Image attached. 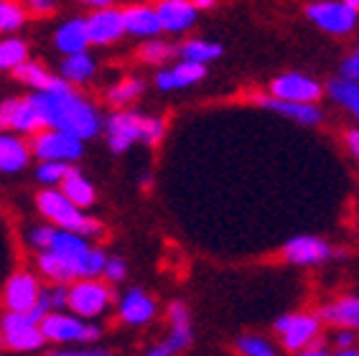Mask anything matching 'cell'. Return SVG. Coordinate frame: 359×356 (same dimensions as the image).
Instances as JSON below:
<instances>
[{"label":"cell","mask_w":359,"mask_h":356,"mask_svg":"<svg viewBox=\"0 0 359 356\" xmlns=\"http://www.w3.org/2000/svg\"><path fill=\"white\" fill-rule=\"evenodd\" d=\"M48 356H110L107 351H102V349H95V351H54V354H48Z\"/></svg>","instance_id":"46"},{"label":"cell","mask_w":359,"mask_h":356,"mask_svg":"<svg viewBox=\"0 0 359 356\" xmlns=\"http://www.w3.org/2000/svg\"><path fill=\"white\" fill-rule=\"evenodd\" d=\"M194 8H196V11H209V8H215V0H196V3H194Z\"/></svg>","instance_id":"50"},{"label":"cell","mask_w":359,"mask_h":356,"mask_svg":"<svg viewBox=\"0 0 359 356\" xmlns=\"http://www.w3.org/2000/svg\"><path fill=\"white\" fill-rule=\"evenodd\" d=\"M158 13L161 31H168V34H184L196 23V8L189 0H163L156 8Z\"/></svg>","instance_id":"14"},{"label":"cell","mask_w":359,"mask_h":356,"mask_svg":"<svg viewBox=\"0 0 359 356\" xmlns=\"http://www.w3.org/2000/svg\"><path fill=\"white\" fill-rule=\"evenodd\" d=\"M62 74L67 84L87 82V79L95 74V62H92V56L87 54V51H84V54H72V56H67V62L62 64Z\"/></svg>","instance_id":"28"},{"label":"cell","mask_w":359,"mask_h":356,"mask_svg":"<svg viewBox=\"0 0 359 356\" xmlns=\"http://www.w3.org/2000/svg\"><path fill=\"white\" fill-rule=\"evenodd\" d=\"M339 79H346V82L359 84V46L354 48L352 54H346L341 59V67H339Z\"/></svg>","instance_id":"39"},{"label":"cell","mask_w":359,"mask_h":356,"mask_svg":"<svg viewBox=\"0 0 359 356\" xmlns=\"http://www.w3.org/2000/svg\"><path fill=\"white\" fill-rule=\"evenodd\" d=\"M28 163V151L26 145L13 135H0V171L3 173H15L26 168Z\"/></svg>","instance_id":"25"},{"label":"cell","mask_w":359,"mask_h":356,"mask_svg":"<svg viewBox=\"0 0 359 356\" xmlns=\"http://www.w3.org/2000/svg\"><path fill=\"white\" fill-rule=\"evenodd\" d=\"M143 117L135 112H115L107 117V143L115 153L128 151L135 140H140Z\"/></svg>","instance_id":"12"},{"label":"cell","mask_w":359,"mask_h":356,"mask_svg":"<svg viewBox=\"0 0 359 356\" xmlns=\"http://www.w3.org/2000/svg\"><path fill=\"white\" fill-rule=\"evenodd\" d=\"M296 356H332V354H329V351H326L324 346H318V343H313V346H309V349L298 351Z\"/></svg>","instance_id":"47"},{"label":"cell","mask_w":359,"mask_h":356,"mask_svg":"<svg viewBox=\"0 0 359 356\" xmlns=\"http://www.w3.org/2000/svg\"><path fill=\"white\" fill-rule=\"evenodd\" d=\"M204 76H207V67L181 62L171 69H161L158 74H156V87H158L161 92H173V89L191 87V84L201 82Z\"/></svg>","instance_id":"18"},{"label":"cell","mask_w":359,"mask_h":356,"mask_svg":"<svg viewBox=\"0 0 359 356\" xmlns=\"http://www.w3.org/2000/svg\"><path fill=\"white\" fill-rule=\"evenodd\" d=\"M0 326H3V341H6V346H11L15 351L41 349V343L46 341L41 331H39V326H31L23 313H6Z\"/></svg>","instance_id":"10"},{"label":"cell","mask_w":359,"mask_h":356,"mask_svg":"<svg viewBox=\"0 0 359 356\" xmlns=\"http://www.w3.org/2000/svg\"><path fill=\"white\" fill-rule=\"evenodd\" d=\"M173 54H176V48H173L171 43L156 41V39L140 46V59H143L145 64H153V67H158V64H166Z\"/></svg>","instance_id":"34"},{"label":"cell","mask_w":359,"mask_h":356,"mask_svg":"<svg viewBox=\"0 0 359 356\" xmlns=\"http://www.w3.org/2000/svg\"><path fill=\"white\" fill-rule=\"evenodd\" d=\"M324 92L332 97V102L341 104V107H346V110L352 112L359 123V84L334 76V79H329V84L324 87Z\"/></svg>","instance_id":"26"},{"label":"cell","mask_w":359,"mask_h":356,"mask_svg":"<svg viewBox=\"0 0 359 356\" xmlns=\"http://www.w3.org/2000/svg\"><path fill=\"white\" fill-rule=\"evenodd\" d=\"M318 318L321 323H329V326H337V329L346 331H357L359 329V295H344V298H337V301L326 303L318 310Z\"/></svg>","instance_id":"15"},{"label":"cell","mask_w":359,"mask_h":356,"mask_svg":"<svg viewBox=\"0 0 359 356\" xmlns=\"http://www.w3.org/2000/svg\"><path fill=\"white\" fill-rule=\"evenodd\" d=\"M189 346H191V329H171L166 343H163V349L168 354H179V351L189 349Z\"/></svg>","instance_id":"38"},{"label":"cell","mask_w":359,"mask_h":356,"mask_svg":"<svg viewBox=\"0 0 359 356\" xmlns=\"http://www.w3.org/2000/svg\"><path fill=\"white\" fill-rule=\"evenodd\" d=\"M145 356H171V354H168V351H166V349H163V346H158V349H153V351H148V354H145Z\"/></svg>","instance_id":"52"},{"label":"cell","mask_w":359,"mask_h":356,"mask_svg":"<svg viewBox=\"0 0 359 356\" xmlns=\"http://www.w3.org/2000/svg\"><path fill=\"white\" fill-rule=\"evenodd\" d=\"M31 8H34L36 13H48V11L54 8V3H41V0H34V3H31Z\"/></svg>","instance_id":"49"},{"label":"cell","mask_w":359,"mask_h":356,"mask_svg":"<svg viewBox=\"0 0 359 356\" xmlns=\"http://www.w3.org/2000/svg\"><path fill=\"white\" fill-rule=\"evenodd\" d=\"M166 132V123L158 120V117H143V125H140V140H145L148 145L161 143V137Z\"/></svg>","instance_id":"37"},{"label":"cell","mask_w":359,"mask_h":356,"mask_svg":"<svg viewBox=\"0 0 359 356\" xmlns=\"http://www.w3.org/2000/svg\"><path fill=\"white\" fill-rule=\"evenodd\" d=\"M125 273H128V265H125V260H120V257H107V262H104V270H102V275L107 278V280L120 282L125 278Z\"/></svg>","instance_id":"41"},{"label":"cell","mask_w":359,"mask_h":356,"mask_svg":"<svg viewBox=\"0 0 359 356\" xmlns=\"http://www.w3.org/2000/svg\"><path fill=\"white\" fill-rule=\"evenodd\" d=\"M168 318H171V329H191V315H189L187 303L173 301L168 306Z\"/></svg>","instance_id":"40"},{"label":"cell","mask_w":359,"mask_h":356,"mask_svg":"<svg viewBox=\"0 0 359 356\" xmlns=\"http://www.w3.org/2000/svg\"><path fill=\"white\" fill-rule=\"evenodd\" d=\"M56 229H51V226H36L34 232H31V245L39 247L41 252H46L48 245H51V237H54Z\"/></svg>","instance_id":"42"},{"label":"cell","mask_w":359,"mask_h":356,"mask_svg":"<svg viewBox=\"0 0 359 356\" xmlns=\"http://www.w3.org/2000/svg\"><path fill=\"white\" fill-rule=\"evenodd\" d=\"M112 301V290L97 280H82L67 293V306L76 318H95Z\"/></svg>","instance_id":"6"},{"label":"cell","mask_w":359,"mask_h":356,"mask_svg":"<svg viewBox=\"0 0 359 356\" xmlns=\"http://www.w3.org/2000/svg\"><path fill=\"white\" fill-rule=\"evenodd\" d=\"M257 104L265 107V110L276 112L280 117H288L293 123L306 125V128H316L324 120V112L318 110L316 104H293V102H280V100H273V97H257Z\"/></svg>","instance_id":"16"},{"label":"cell","mask_w":359,"mask_h":356,"mask_svg":"<svg viewBox=\"0 0 359 356\" xmlns=\"http://www.w3.org/2000/svg\"><path fill=\"white\" fill-rule=\"evenodd\" d=\"M28 46L21 39H3L0 41V71L3 69H15L26 62Z\"/></svg>","instance_id":"30"},{"label":"cell","mask_w":359,"mask_h":356,"mask_svg":"<svg viewBox=\"0 0 359 356\" xmlns=\"http://www.w3.org/2000/svg\"><path fill=\"white\" fill-rule=\"evenodd\" d=\"M26 21V11L15 3H0V31L8 34V31H15L21 28Z\"/></svg>","instance_id":"35"},{"label":"cell","mask_w":359,"mask_h":356,"mask_svg":"<svg viewBox=\"0 0 359 356\" xmlns=\"http://www.w3.org/2000/svg\"><path fill=\"white\" fill-rule=\"evenodd\" d=\"M140 92H143V82L135 79V76H128V79H123V82H118L110 89L107 100H110L112 107H125V104L133 102Z\"/></svg>","instance_id":"32"},{"label":"cell","mask_w":359,"mask_h":356,"mask_svg":"<svg viewBox=\"0 0 359 356\" xmlns=\"http://www.w3.org/2000/svg\"><path fill=\"white\" fill-rule=\"evenodd\" d=\"M34 153L43 163H67L82 156V140L59 130H43L36 135Z\"/></svg>","instance_id":"8"},{"label":"cell","mask_w":359,"mask_h":356,"mask_svg":"<svg viewBox=\"0 0 359 356\" xmlns=\"http://www.w3.org/2000/svg\"><path fill=\"white\" fill-rule=\"evenodd\" d=\"M321 95H324V87L304 71H285V74H278L270 82V97L280 100V102L316 104Z\"/></svg>","instance_id":"5"},{"label":"cell","mask_w":359,"mask_h":356,"mask_svg":"<svg viewBox=\"0 0 359 356\" xmlns=\"http://www.w3.org/2000/svg\"><path fill=\"white\" fill-rule=\"evenodd\" d=\"M54 43L59 51H64L67 56L72 54H84V48L90 43L87 39V26H84V18H72V21L64 23L54 36Z\"/></svg>","instance_id":"22"},{"label":"cell","mask_w":359,"mask_h":356,"mask_svg":"<svg viewBox=\"0 0 359 356\" xmlns=\"http://www.w3.org/2000/svg\"><path fill=\"white\" fill-rule=\"evenodd\" d=\"M87 249H90V247H87V240H84V237H79V234L54 232V237H51V245H48L46 252H51V254H56V257H62V260L76 265V260H79ZM74 273H76V267H74Z\"/></svg>","instance_id":"24"},{"label":"cell","mask_w":359,"mask_h":356,"mask_svg":"<svg viewBox=\"0 0 359 356\" xmlns=\"http://www.w3.org/2000/svg\"><path fill=\"white\" fill-rule=\"evenodd\" d=\"M237 351L242 356H276V349H273V343L263 336H255V334H245L237 338Z\"/></svg>","instance_id":"33"},{"label":"cell","mask_w":359,"mask_h":356,"mask_svg":"<svg viewBox=\"0 0 359 356\" xmlns=\"http://www.w3.org/2000/svg\"><path fill=\"white\" fill-rule=\"evenodd\" d=\"M95 338H100V329L97 326H84L79 341H95Z\"/></svg>","instance_id":"48"},{"label":"cell","mask_w":359,"mask_h":356,"mask_svg":"<svg viewBox=\"0 0 359 356\" xmlns=\"http://www.w3.org/2000/svg\"><path fill=\"white\" fill-rule=\"evenodd\" d=\"M344 3H346L349 8H352L354 13H359V0H344Z\"/></svg>","instance_id":"53"},{"label":"cell","mask_w":359,"mask_h":356,"mask_svg":"<svg viewBox=\"0 0 359 356\" xmlns=\"http://www.w3.org/2000/svg\"><path fill=\"white\" fill-rule=\"evenodd\" d=\"M13 74H15V79H21L23 84L39 89V92H51V95H56V92H72V87L64 82V79H56V76L46 74V69H43L41 64L23 62L21 67L13 69Z\"/></svg>","instance_id":"21"},{"label":"cell","mask_w":359,"mask_h":356,"mask_svg":"<svg viewBox=\"0 0 359 356\" xmlns=\"http://www.w3.org/2000/svg\"><path fill=\"white\" fill-rule=\"evenodd\" d=\"M104 262H107V254L102 249H87V252L76 260V278H84V280H92L97 275H102L104 270Z\"/></svg>","instance_id":"31"},{"label":"cell","mask_w":359,"mask_h":356,"mask_svg":"<svg viewBox=\"0 0 359 356\" xmlns=\"http://www.w3.org/2000/svg\"><path fill=\"white\" fill-rule=\"evenodd\" d=\"M39 270L56 282H69L76 278L74 265L62 260V257H56V254H51V252H41V257H39Z\"/></svg>","instance_id":"29"},{"label":"cell","mask_w":359,"mask_h":356,"mask_svg":"<svg viewBox=\"0 0 359 356\" xmlns=\"http://www.w3.org/2000/svg\"><path fill=\"white\" fill-rule=\"evenodd\" d=\"M62 196L74 209H87V206L95 204V189H92L87 178H82V173L76 171V168L62 181Z\"/></svg>","instance_id":"23"},{"label":"cell","mask_w":359,"mask_h":356,"mask_svg":"<svg viewBox=\"0 0 359 356\" xmlns=\"http://www.w3.org/2000/svg\"><path fill=\"white\" fill-rule=\"evenodd\" d=\"M181 51V59L189 64H199V67H207L209 62H215L222 56V43H215V41H204V39H191L187 41L184 46L179 48Z\"/></svg>","instance_id":"27"},{"label":"cell","mask_w":359,"mask_h":356,"mask_svg":"<svg viewBox=\"0 0 359 356\" xmlns=\"http://www.w3.org/2000/svg\"><path fill=\"white\" fill-rule=\"evenodd\" d=\"M39 280L31 273H15L6 285V308L8 313H28L39 303Z\"/></svg>","instance_id":"11"},{"label":"cell","mask_w":359,"mask_h":356,"mask_svg":"<svg viewBox=\"0 0 359 356\" xmlns=\"http://www.w3.org/2000/svg\"><path fill=\"white\" fill-rule=\"evenodd\" d=\"M0 346H3V334H0Z\"/></svg>","instance_id":"54"},{"label":"cell","mask_w":359,"mask_h":356,"mask_svg":"<svg viewBox=\"0 0 359 356\" xmlns=\"http://www.w3.org/2000/svg\"><path fill=\"white\" fill-rule=\"evenodd\" d=\"M31 102L41 115L46 128H54L59 132L87 140L100 132V115L90 102H84L82 97L74 92H36L31 95Z\"/></svg>","instance_id":"1"},{"label":"cell","mask_w":359,"mask_h":356,"mask_svg":"<svg viewBox=\"0 0 359 356\" xmlns=\"http://www.w3.org/2000/svg\"><path fill=\"white\" fill-rule=\"evenodd\" d=\"M43 298H46L48 308H67V290L64 288H51V290H41Z\"/></svg>","instance_id":"43"},{"label":"cell","mask_w":359,"mask_h":356,"mask_svg":"<svg viewBox=\"0 0 359 356\" xmlns=\"http://www.w3.org/2000/svg\"><path fill=\"white\" fill-rule=\"evenodd\" d=\"M344 143H346V151L352 153V156L359 160V128H357V130H346Z\"/></svg>","instance_id":"45"},{"label":"cell","mask_w":359,"mask_h":356,"mask_svg":"<svg viewBox=\"0 0 359 356\" xmlns=\"http://www.w3.org/2000/svg\"><path fill=\"white\" fill-rule=\"evenodd\" d=\"M0 130H15L28 135V132L46 130V125L31 102V97H13L0 102Z\"/></svg>","instance_id":"7"},{"label":"cell","mask_w":359,"mask_h":356,"mask_svg":"<svg viewBox=\"0 0 359 356\" xmlns=\"http://www.w3.org/2000/svg\"><path fill=\"white\" fill-rule=\"evenodd\" d=\"M306 18L321 28L324 34L346 36L357 28L359 13H354L344 0H318V3L306 6Z\"/></svg>","instance_id":"4"},{"label":"cell","mask_w":359,"mask_h":356,"mask_svg":"<svg viewBox=\"0 0 359 356\" xmlns=\"http://www.w3.org/2000/svg\"><path fill=\"white\" fill-rule=\"evenodd\" d=\"M334 343H337V351L354 349V343H357V334H354V331H346V329H339L337 334H334Z\"/></svg>","instance_id":"44"},{"label":"cell","mask_w":359,"mask_h":356,"mask_svg":"<svg viewBox=\"0 0 359 356\" xmlns=\"http://www.w3.org/2000/svg\"><path fill=\"white\" fill-rule=\"evenodd\" d=\"M36 204H39V212H41L48 221H54L56 226H62V232L79 234V237H92V234L102 232V224L97 219L84 217L79 209H74V206L62 196V191H41L39 199H36Z\"/></svg>","instance_id":"2"},{"label":"cell","mask_w":359,"mask_h":356,"mask_svg":"<svg viewBox=\"0 0 359 356\" xmlns=\"http://www.w3.org/2000/svg\"><path fill=\"white\" fill-rule=\"evenodd\" d=\"M332 356H359V349L354 346V349H344V351H334Z\"/></svg>","instance_id":"51"},{"label":"cell","mask_w":359,"mask_h":356,"mask_svg":"<svg viewBox=\"0 0 359 356\" xmlns=\"http://www.w3.org/2000/svg\"><path fill=\"white\" fill-rule=\"evenodd\" d=\"M120 315L130 326H143V323H148L156 315V303H153L151 295H145L140 288H133L120 301Z\"/></svg>","instance_id":"19"},{"label":"cell","mask_w":359,"mask_h":356,"mask_svg":"<svg viewBox=\"0 0 359 356\" xmlns=\"http://www.w3.org/2000/svg\"><path fill=\"white\" fill-rule=\"evenodd\" d=\"M123 26H125V34L145 36V39L161 34L158 13H156V8H151V6L125 8L123 11Z\"/></svg>","instance_id":"20"},{"label":"cell","mask_w":359,"mask_h":356,"mask_svg":"<svg viewBox=\"0 0 359 356\" xmlns=\"http://www.w3.org/2000/svg\"><path fill=\"white\" fill-rule=\"evenodd\" d=\"M87 39L90 43H115L120 36L125 34L123 26V11H115V8H104V11H97L92 13L87 21Z\"/></svg>","instance_id":"13"},{"label":"cell","mask_w":359,"mask_h":356,"mask_svg":"<svg viewBox=\"0 0 359 356\" xmlns=\"http://www.w3.org/2000/svg\"><path fill=\"white\" fill-rule=\"evenodd\" d=\"M283 257L290 265L298 267H311L321 265L332 257V247L329 242L321 237H311V234H298L293 240H288L283 245Z\"/></svg>","instance_id":"9"},{"label":"cell","mask_w":359,"mask_h":356,"mask_svg":"<svg viewBox=\"0 0 359 356\" xmlns=\"http://www.w3.org/2000/svg\"><path fill=\"white\" fill-rule=\"evenodd\" d=\"M39 331H41L43 338L48 341H79V336L84 331V323L69 313H48L41 323H39Z\"/></svg>","instance_id":"17"},{"label":"cell","mask_w":359,"mask_h":356,"mask_svg":"<svg viewBox=\"0 0 359 356\" xmlns=\"http://www.w3.org/2000/svg\"><path fill=\"white\" fill-rule=\"evenodd\" d=\"M276 331L280 334L283 349L298 354V351L318 343L321 318L316 313H285L276 321Z\"/></svg>","instance_id":"3"},{"label":"cell","mask_w":359,"mask_h":356,"mask_svg":"<svg viewBox=\"0 0 359 356\" xmlns=\"http://www.w3.org/2000/svg\"><path fill=\"white\" fill-rule=\"evenodd\" d=\"M72 171H74V168L67 165V163H41L39 165V171H36V176H39L41 184L54 186V184H62L64 178L69 176Z\"/></svg>","instance_id":"36"}]
</instances>
